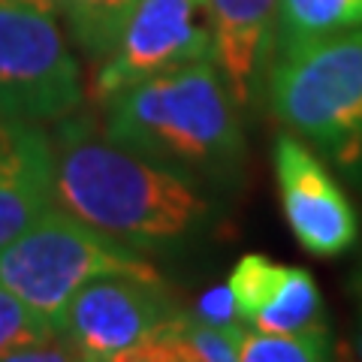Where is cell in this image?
Wrapping results in <instances>:
<instances>
[{
  "label": "cell",
  "mask_w": 362,
  "mask_h": 362,
  "mask_svg": "<svg viewBox=\"0 0 362 362\" xmlns=\"http://www.w3.org/2000/svg\"><path fill=\"white\" fill-rule=\"evenodd\" d=\"M245 323H214L197 311H175L160 323L136 362H239Z\"/></svg>",
  "instance_id": "11"
},
{
  "label": "cell",
  "mask_w": 362,
  "mask_h": 362,
  "mask_svg": "<svg viewBox=\"0 0 362 362\" xmlns=\"http://www.w3.org/2000/svg\"><path fill=\"white\" fill-rule=\"evenodd\" d=\"M175 311L160 272H112L88 281L66 302L54 335L76 354V362H136L142 344Z\"/></svg>",
  "instance_id": "6"
},
{
  "label": "cell",
  "mask_w": 362,
  "mask_h": 362,
  "mask_svg": "<svg viewBox=\"0 0 362 362\" xmlns=\"http://www.w3.org/2000/svg\"><path fill=\"white\" fill-rule=\"evenodd\" d=\"M54 206L139 254H181L221 226L223 197L112 142L90 112L52 124Z\"/></svg>",
  "instance_id": "1"
},
{
  "label": "cell",
  "mask_w": 362,
  "mask_h": 362,
  "mask_svg": "<svg viewBox=\"0 0 362 362\" xmlns=\"http://www.w3.org/2000/svg\"><path fill=\"white\" fill-rule=\"evenodd\" d=\"M73 45L88 64H100L115 45L136 0H54Z\"/></svg>",
  "instance_id": "14"
},
{
  "label": "cell",
  "mask_w": 362,
  "mask_h": 362,
  "mask_svg": "<svg viewBox=\"0 0 362 362\" xmlns=\"http://www.w3.org/2000/svg\"><path fill=\"white\" fill-rule=\"evenodd\" d=\"M272 160L293 239L323 259L347 254L359 239V218L332 169L290 130L278 133Z\"/></svg>",
  "instance_id": "8"
},
{
  "label": "cell",
  "mask_w": 362,
  "mask_h": 362,
  "mask_svg": "<svg viewBox=\"0 0 362 362\" xmlns=\"http://www.w3.org/2000/svg\"><path fill=\"white\" fill-rule=\"evenodd\" d=\"M214 33L206 0H136L109 54L94 66L90 100L175 66L211 61Z\"/></svg>",
  "instance_id": "7"
},
{
  "label": "cell",
  "mask_w": 362,
  "mask_h": 362,
  "mask_svg": "<svg viewBox=\"0 0 362 362\" xmlns=\"http://www.w3.org/2000/svg\"><path fill=\"white\" fill-rule=\"evenodd\" d=\"M54 338V329L18 296L0 287V362H9L21 347Z\"/></svg>",
  "instance_id": "17"
},
{
  "label": "cell",
  "mask_w": 362,
  "mask_h": 362,
  "mask_svg": "<svg viewBox=\"0 0 362 362\" xmlns=\"http://www.w3.org/2000/svg\"><path fill=\"white\" fill-rule=\"evenodd\" d=\"M214 54L226 88L242 112L254 109L266 90L269 66L275 61L278 0H206Z\"/></svg>",
  "instance_id": "9"
},
{
  "label": "cell",
  "mask_w": 362,
  "mask_h": 362,
  "mask_svg": "<svg viewBox=\"0 0 362 362\" xmlns=\"http://www.w3.org/2000/svg\"><path fill=\"white\" fill-rule=\"evenodd\" d=\"M112 272L154 275L157 269L148 257L58 206L45 209L25 233L0 247V287L37 311L52 329L58 326L66 302L88 281Z\"/></svg>",
  "instance_id": "4"
},
{
  "label": "cell",
  "mask_w": 362,
  "mask_h": 362,
  "mask_svg": "<svg viewBox=\"0 0 362 362\" xmlns=\"http://www.w3.org/2000/svg\"><path fill=\"white\" fill-rule=\"evenodd\" d=\"M251 329L263 332H305V329H329L326 326L323 296L308 269L290 266L284 284L272 296L259 314L254 317Z\"/></svg>",
  "instance_id": "13"
},
{
  "label": "cell",
  "mask_w": 362,
  "mask_h": 362,
  "mask_svg": "<svg viewBox=\"0 0 362 362\" xmlns=\"http://www.w3.org/2000/svg\"><path fill=\"white\" fill-rule=\"evenodd\" d=\"M197 314L206 317V320H214V323H235V320H239V314H235V305H233V296H230V287H214V290H209L206 296L199 299Z\"/></svg>",
  "instance_id": "18"
},
{
  "label": "cell",
  "mask_w": 362,
  "mask_h": 362,
  "mask_svg": "<svg viewBox=\"0 0 362 362\" xmlns=\"http://www.w3.org/2000/svg\"><path fill=\"white\" fill-rule=\"evenodd\" d=\"M362 28V0H278L275 58Z\"/></svg>",
  "instance_id": "12"
},
{
  "label": "cell",
  "mask_w": 362,
  "mask_h": 362,
  "mask_svg": "<svg viewBox=\"0 0 362 362\" xmlns=\"http://www.w3.org/2000/svg\"><path fill=\"white\" fill-rule=\"evenodd\" d=\"M287 269L290 266L275 263V259H269L266 254H245L239 263L233 266L230 278H226V287H230L235 314H239V320L245 326L254 320L259 308L284 284Z\"/></svg>",
  "instance_id": "16"
},
{
  "label": "cell",
  "mask_w": 362,
  "mask_h": 362,
  "mask_svg": "<svg viewBox=\"0 0 362 362\" xmlns=\"http://www.w3.org/2000/svg\"><path fill=\"white\" fill-rule=\"evenodd\" d=\"M269 112L362 194V28L272 61Z\"/></svg>",
  "instance_id": "3"
},
{
  "label": "cell",
  "mask_w": 362,
  "mask_h": 362,
  "mask_svg": "<svg viewBox=\"0 0 362 362\" xmlns=\"http://www.w3.org/2000/svg\"><path fill=\"white\" fill-rule=\"evenodd\" d=\"M350 296H354V356L362 359V263L356 266V272L350 275Z\"/></svg>",
  "instance_id": "19"
},
{
  "label": "cell",
  "mask_w": 362,
  "mask_h": 362,
  "mask_svg": "<svg viewBox=\"0 0 362 362\" xmlns=\"http://www.w3.org/2000/svg\"><path fill=\"white\" fill-rule=\"evenodd\" d=\"M52 206L54 157L49 127L0 118V247Z\"/></svg>",
  "instance_id": "10"
},
{
  "label": "cell",
  "mask_w": 362,
  "mask_h": 362,
  "mask_svg": "<svg viewBox=\"0 0 362 362\" xmlns=\"http://www.w3.org/2000/svg\"><path fill=\"white\" fill-rule=\"evenodd\" d=\"M332 359V332H263L245 326L239 362H323Z\"/></svg>",
  "instance_id": "15"
},
{
  "label": "cell",
  "mask_w": 362,
  "mask_h": 362,
  "mask_svg": "<svg viewBox=\"0 0 362 362\" xmlns=\"http://www.w3.org/2000/svg\"><path fill=\"white\" fill-rule=\"evenodd\" d=\"M88 106L82 54L54 0H0V118L52 127Z\"/></svg>",
  "instance_id": "5"
},
{
  "label": "cell",
  "mask_w": 362,
  "mask_h": 362,
  "mask_svg": "<svg viewBox=\"0 0 362 362\" xmlns=\"http://www.w3.org/2000/svg\"><path fill=\"white\" fill-rule=\"evenodd\" d=\"M97 106V124L112 142L221 194L242 185L247 163L242 109L214 61L133 82Z\"/></svg>",
  "instance_id": "2"
}]
</instances>
